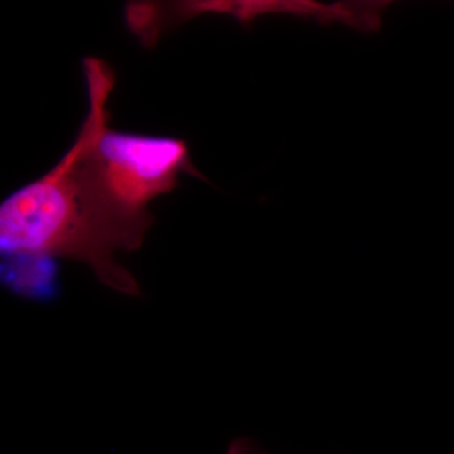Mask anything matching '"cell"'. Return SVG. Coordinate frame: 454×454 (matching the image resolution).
I'll use <instances>...</instances> for the list:
<instances>
[{"mask_svg":"<svg viewBox=\"0 0 454 454\" xmlns=\"http://www.w3.org/2000/svg\"><path fill=\"white\" fill-rule=\"evenodd\" d=\"M89 110L66 157L80 201L107 245L134 252L153 223L149 203L178 186L179 176L202 179L184 139L113 130L107 100L115 74L106 61H82Z\"/></svg>","mask_w":454,"mask_h":454,"instance_id":"1","label":"cell"},{"mask_svg":"<svg viewBox=\"0 0 454 454\" xmlns=\"http://www.w3.org/2000/svg\"><path fill=\"white\" fill-rule=\"evenodd\" d=\"M2 278L9 288L31 298L55 294L56 262L28 258L2 259Z\"/></svg>","mask_w":454,"mask_h":454,"instance_id":"3","label":"cell"},{"mask_svg":"<svg viewBox=\"0 0 454 454\" xmlns=\"http://www.w3.org/2000/svg\"><path fill=\"white\" fill-rule=\"evenodd\" d=\"M66 157L37 181L20 187L0 206L2 258L73 259L85 262L101 283L140 295L136 278L115 262L83 210Z\"/></svg>","mask_w":454,"mask_h":454,"instance_id":"2","label":"cell"},{"mask_svg":"<svg viewBox=\"0 0 454 454\" xmlns=\"http://www.w3.org/2000/svg\"><path fill=\"white\" fill-rule=\"evenodd\" d=\"M226 454H270L255 439L249 437L236 438L227 447Z\"/></svg>","mask_w":454,"mask_h":454,"instance_id":"4","label":"cell"}]
</instances>
